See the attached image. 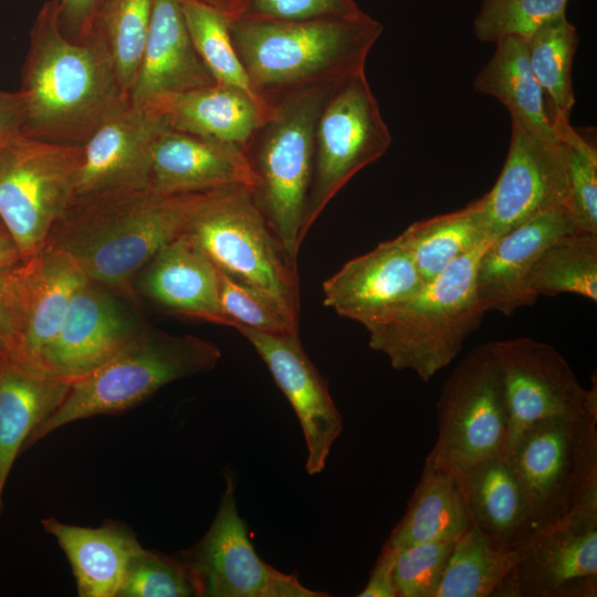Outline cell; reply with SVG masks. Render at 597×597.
<instances>
[{"label":"cell","instance_id":"f6af8a7d","mask_svg":"<svg viewBox=\"0 0 597 597\" xmlns=\"http://www.w3.org/2000/svg\"><path fill=\"white\" fill-rule=\"evenodd\" d=\"M395 555L396 548L386 544L383 545L376 564L371 569L369 579L357 596L397 597L392 578Z\"/></svg>","mask_w":597,"mask_h":597},{"label":"cell","instance_id":"d6986e66","mask_svg":"<svg viewBox=\"0 0 597 597\" xmlns=\"http://www.w3.org/2000/svg\"><path fill=\"white\" fill-rule=\"evenodd\" d=\"M422 281L400 235L347 261L323 282V303L366 331L383 322L415 294Z\"/></svg>","mask_w":597,"mask_h":597},{"label":"cell","instance_id":"f1b7e54d","mask_svg":"<svg viewBox=\"0 0 597 597\" xmlns=\"http://www.w3.org/2000/svg\"><path fill=\"white\" fill-rule=\"evenodd\" d=\"M471 525L457 479L423 467L407 510L384 544L401 548L437 541H454Z\"/></svg>","mask_w":597,"mask_h":597},{"label":"cell","instance_id":"5bb4252c","mask_svg":"<svg viewBox=\"0 0 597 597\" xmlns=\"http://www.w3.org/2000/svg\"><path fill=\"white\" fill-rule=\"evenodd\" d=\"M501 596H597V485L553 526L535 532Z\"/></svg>","mask_w":597,"mask_h":597},{"label":"cell","instance_id":"ab89813d","mask_svg":"<svg viewBox=\"0 0 597 597\" xmlns=\"http://www.w3.org/2000/svg\"><path fill=\"white\" fill-rule=\"evenodd\" d=\"M219 303L227 326H243L263 332H298L268 296L218 270Z\"/></svg>","mask_w":597,"mask_h":597},{"label":"cell","instance_id":"4316f807","mask_svg":"<svg viewBox=\"0 0 597 597\" xmlns=\"http://www.w3.org/2000/svg\"><path fill=\"white\" fill-rule=\"evenodd\" d=\"M168 128L214 138L245 150L271 111L245 91L222 83L163 98L149 108Z\"/></svg>","mask_w":597,"mask_h":597},{"label":"cell","instance_id":"bcb514c9","mask_svg":"<svg viewBox=\"0 0 597 597\" xmlns=\"http://www.w3.org/2000/svg\"><path fill=\"white\" fill-rule=\"evenodd\" d=\"M23 112L20 93L0 88V151L10 139L21 134Z\"/></svg>","mask_w":597,"mask_h":597},{"label":"cell","instance_id":"ac0fdd59","mask_svg":"<svg viewBox=\"0 0 597 597\" xmlns=\"http://www.w3.org/2000/svg\"><path fill=\"white\" fill-rule=\"evenodd\" d=\"M166 128L160 115L121 95L82 145L75 197L148 188L153 148Z\"/></svg>","mask_w":597,"mask_h":597},{"label":"cell","instance_id":"8d00e7d4","mask_svg":"<svg viewBox=\"0 0 597 597\" xmlns=\"http://www.w3.org/2000/svg\"><path fill=\"white\" fill-rule=\"evenodd\" d=\"M567 157L565 208L580 232L597 234V151L566 118H552Z\"/></svg>","mask_w":597,"mask_h":597},{"label":"cell","instance_id":"ffe728a7","mask_svg":"<svg viewBox=\"0 0 597 597\" xmlns=\"http://www.w3.org/2000/svg\"><path fill=\"white\" fill-rule=\"evenodd\" d=\"M580 232L565 207L540 214L491 239L476 264L475 291L486 312L511 315L535 303L526 277L541 253L561 237Z\"/></svg>","mask_w":597,"mask_h":597},{"label":"cell","instance_id":"6da1fadb","mask_svg":"<svg viewBox=\"0 0 597 597\" xmlns=\"http://www.w3.org/2000/svg\"><path fill=\"white\" fill-rule=\"evenodd\" d=\"M208 191L161 193L148 187L75 197L45 244L66 254L88 279L138 306V272L188 231Z\"/></svg>","mask_w":597,"mask_h":597},{"label":"cell","instance_id":"74e56055","mask_svg":"<svg viewBox=\"0 0 597 597\" xmlns=\"http://www.w3.org/2000/svg\"><path fill=\"white\" fill-rule=\"evenodd\" d=\"M568 0H482L473 21L475 38L496 43L505 38L527 41L549 20L565 14Z\"/></svg>","mask_w":597,"mask_h":597},{"label":"cell","instance_id":"f35d334b","mask_svg":"<svg viewBox=\"0 0 597 597\" xmlns=\"http://www.w3.org/2000/svg\"><path fill=\"white\" fill-rule=\"evenodd\" d=\"M197 596L196 586L184 562L146 549L129 561L116 597H189Z\"/></svg>","mask_w":597,"mask_h":597},{"label":"cell","instance_id":"d6a6232c","mask_svg":"<svg viewBox=\"0 0 597 597\" xmlns=\"http://www.w3.org/2000/svg\"><path fill=\"white\" fill-rule=\"evenodd\" d=\"M528 294H575L597 301V234L572 232L551 243L526 277Z\"/></svg>","mask_w":597,"mask_h":597},{"label":"cell","instance_id":"83f0119b","mask_svg":"<svg viewBox=\"0 0 597 597\" xmlns=\"http://www.w3.org/2000/svg\"><path fill=\"white\" fill-rule=\"evenodd\" d=\"M457 481L471 525L496 548L519 551L534 535L525 495L506 457L482 462Z\"/></svg>","mask_w":597,"mask_h":597},{"label":"cell","instance_id":"30bf717a","mask_svg":"<svg viewBox=\"0 0 597 597\" xmlns=\"http://www.w3.org/2000/svg\"><path fill=\"white\" fill-rule=\"evenodd\" d=\"M82 146L18 134L0 151V219L22 261L46 243L75 198Z\"/></svg>","mask_w":597,"mask_h":597},{"label":"cell","instance_id":"cb8c5ba5","mask_svg":"<svg viewBox=\"0 0 597 597\" xmlns=\"http://www.w3.org/2000/svg\"><path fill=\"white\" fill-rule=\"evenodd\" d=\"M72 383L0 354V513L11 468L30 434L63 402Z\"/></svg>","mask_w":597,"mask_h":597},{"label":"cell","instance_id":"ee69618b","mask_svg":"<svg viewBox=\"0 0 597 597\" xmlns=\"http://www.w3.org/2000/svg\"><path fill=\"white\" fill-rule=\"evenodd\" d=\"M57 2L62 32L74 41L91 36L105 0H57Z\"/></svg>","mask_w":597,"mask_h":597},{"label":"cell","instance_id":"2e32d148","mask_svg":"<svg viewBox=\"0 0 597 597\" xmlns=\"http://www.w3.org/2000/svg\"><path fill=\"white\" fill-rule=\"evenodd\" d=\"M512 134L501 174L482 196L491 239L553 209L567 199V157L563 142L545 138L511 118Z\"/></svg>","mask_w":597,"mask_h":597},{"label":"cell","instance_id":"7bdbcfd3","mask_svg":"<svg viewBox=\"0 0 597 597\" xmlns=\"http://www.w3.org/2000/svg\"><path fill=\"white\" fill-rule=\"evenodd\" d=\"M27 277L24 261L0 269V354H12L21 325Z\"/></svg>","mask_w":597,"mask_h":597},{"label":"cell","instance_id":"836d02e7","mask_svg":"<svg viewBox=\"0 0 597 597\" xmlns=\"http://www.w3.org/2000/svg\"><path fill=\"white\" fill-rule=\"evenodd\" d=\"M179 4L192 43L216 82L239 87L264 105L254 94L232 44L235 0H179Z\"/></svg>","mask_w":597,"mask_h":597},{"label":"cell","instance_id":"5b68a950","mask_svg":"<svg viewBox=\"0 0 597 597\" xmlns=\"http://www.w3.org/2000/svg\"><path fill=\"white\" fill-rule=\"evenodd\" d=\"M220 358V348L207 339L148 326L107 364L72 383L63 402L30 434L23 450L71 422L126 411L172 381L213 369Z\"/></svg>","mask_w":597,"mask_h":597},{"label":"cell","instance_id":"d590c367","mask_svg":"<svg viewBox=\"0 0 597 597\" xmlns=\"http://www.w3.org/2000/svg\"><path fill=\"white\" fill-rule=\"evenodd\" d=\"M154 0H105L94 30L111 55L123 94L129 95L142 61Z\"/></svg>","mask_w":597,"mask_h":597},{"label":"cell","instance_id":"3957f363","mask_svg":"<svg viewBox=\"0 0 597 597\" xmlns=\"http://www.w3.org/2000/svg\"><path fill=\"white\" fill-rule=\"evenodd\" d=\"M383 30L366 12L300 21L235 18L231 39L254 94L272 109L365 70Z\"/></svg>","mask_w":597,"mask_h":597},{"label":"cell","instance_id":"4fadbf2b","mask_svg":"<svg viewBox=\"0 0 597 597\" xmlns=\"http://www.w3.org/2000/svg\"><path fill=\"white\" fill-rule=\"evenodd\" d=\"M509 415V449L530 426L597 417V387L579 383L553 346L530 337L491 342ZM507 449V451H509Z\"/></svg>","mask_w":597,"mask_h":597},{"label":"cell","instance_id":"9c48e42d","mask_svg":"<svg viewBox=\"0 0 597 597\" xmlns=\"http://www.w3.org/2000/svg\"><path fill=\"white\" fill-rule=\"evenodd\" d=\"M506 458L535 531H544L597 485V417L536 422L515 439Z\"/></svg>","mask_w":597,"mask_h":597},{"label":"cell","instance_id":"1f68e13d","mask_svg":"<svg viewBox=\"0 0 597 597\" xmlns=\"http://www.w3.org/2000/svg\"><path fill=\"white\" fill-rule=\"evenodd\" d=\"M519 551L496 548L473 525L453 544L433 597L501 596Z\"/></svg>","mask_w":597,"mask_h":597},{"label":"cell","instance_id":"52a82bcc","mask_svg":"<svg viewBox=\"0 0 597 597\" xmlns=\"http://www.w3.org/2000/svg\"><path fill=\"white\" fill-rule=\"evenodd\" d=\"M187 232L219 271L263 293L298 325L297 266L270 229L251 188L209 190Z\"/></svg>","mask_w":597,"mask_h":597},{"label":"cell","instance_id":"44dd1931","mask_svg":"<svg viewBox=\"0 0 597 597\" xmlns=\"http://www.w3.org/2000/svg\"><path fill=\"white\" fill-rule=\"evenodd\" d=\"M134 289L139 300L145 297L166 313L227 326L219 303L218 269L188 232L145 264Z\"/></svg>","mask_w":597,"mask_h":597},{"label":"cell","instance_id":"8992f818","mask_svg":"<svg viewBox=\"0 0 597 597\" xmlns=\"http://www.w3.org/2000/svg\"><path fill=\"white\" fill-rule=\"evenodd\" d=\"M333 85L274 105L244 150L258 180L252 189L254 202L296 266L304 240L302 230L313 172L315 124Z\"/></svg>","mask_w":597,"mask_h":597},{"label":"cell","instance_id":"7a4b0ae2","mask_svg":"<svg viewBox=\"0 0 597 597\" xmlns=\"http://www.w3.org/2000/svg\"><path fill=\"white\" fill-rule=\"evenodd\" d=\"M18 92L24 108L21 134L81 146L125 95L102 38L93 31L74 41L62 32L57 0L46 1L36 15Z\"/></svg>","mask_w":597,"mask_h":597},{"label":"cell","instance_id":"7dc6e473","mask_svg":"<svg viewBox=\"0 0 597 597\" xmlns=\"http://www.w3.org/2000/svg\"><path fill=\"white\" fill-rule=\"evenodd\" d=\"M22 261L18 247L0 219V269Z\"/></svg>","mask_w":597,"mask_h":597},{"label":"cell","instance_id":"7402d4cb","mask_svg":"<svg viewBox=\"0 0 597 597\" xmlns=\"http://www.w3.org/2000/svg\"><path fill=\"white\" fill-rule=\"evenodd\" d=\"M256 184L245 151L233 144L166 128L154 145L149 187L158 192L254 189Z\"/></svg>","mask_w":597,"mask_h":597},{"label":"cell","instance_id":"60d3db41","mask_svg":"<svg viewBox=\"0 0 597 597\" xmlns=\"http://www.w3.org/2000/svg\"><path fill=\"white\" fill-rule=\"evenodd\" d=\"M454 541L396 548L392 578L397 597H433Z\"/></svg>","mask_w":597,"mask_h":597},{"label":"cell","instance_id":"8fae6325","mask_svg":"<svg viewBox=\"0 0 597 597\" xmlns=\"http://www.w3.org/2000/svg\"><path fill=\"white\" fill-rule=\"evenodd\" d=\"M391 139L365 70L331 87L314 129L303 239L329 201L358 171L379 159Z\"/></svg>","mask_w":597,"mask_h":597},{"label":"cell","instance_id":"484cf974","mask_svg":"<svg viewBox=\"0 0 597 597\" xmlns=\"http://www.w3.org/2000/svg\"><path fill=\"white\" fill-rule=\"evenodd\" d=\"M41 524L65 554L80 597H116L129 561L143 549L135 532L121 521L87 527L46 517Z\"/></svg>","mask_w":597,"mask_h":597},{"label":"cell","instance_id":"e575fe53","mask_svg":"<svg viewBox=\"0 0 597 597\" xmlns=\"http://www.w3.org/2000/svg\"><path fill=\"white\" fill-rule=\"evenodd\" d=\"M533 74L551 108V118L569 119L575 104L573 60L578 44L576 28L559 15L542 25L527 41Z\"/></svg>","mask_w":597,"mask_h":597},{"label":"cell","instance_id":"d4e9b609","mask_svg":"<svg viewBox=\"0 0 597 597\" xmlns=\"http://www.w3.org/2000/svg\"><path fill=\"white\" fill-rule=\"evenodd\" d=\"M24 262L20 333L10 355L43 367L42 354L57 334L72 296L87 276L66 254L49 244Z\"/></svg>","mask_w":597,"mask_h":597},{"label":"cell","instance_id":"b9f144b4","mask_svg":"<svg viewBox=\"0 0 597 597\" xmlns=\"http://www.w3.org/2000/svg\"><path fill=\"white\" fill-rule=\"evenodd\" d=\"M237 18L300 21L354 18L365 12L355 0H235Z\"/></svg>","mask_w":597,"mask_h":597},{"label":"cell","instance_id":"603a6c76","mask_svg":"<svg viewBox=\"0 0 597 597\" xmlns=\"http://www.w3.org/2000/svg\"><path fill=\"white\" fill-rule=\"evenodd\" d=\"M213 83L212 73L189 35L179 0H154L129 101L137 107L149 108L163 98Z\"/></svg>","mask_w":597,"mask_h":597},{"label":"cell","instance_id":"277c9868","mask_svg":"<svg viewBox=\"0 0 597 597\" xmlns=\"http://www.w3.org/2000/svg\"><path fill=\"white\" fill-rule=\"evenodd\" d=\"M490 240L451 263L383 322L368 328L369 346L396 370L427 383L448 367L485 311L475 291L478 261Z\"/></svg>","mask_w":597,"mask_h":597},{"label":"cell","instance_id":"9a60e30c","mask_svg":"<svg viewBox=\"0 0 597 597\" xmlns=\"http://www.w3.org/2000/svg\"><path fill=\"white\" fill-rule=\"evenodd\" d=\"M147 327L137 305L87 277L72 296L41 365L74 383L112 360Z\"/></svg>","mask_w":597,"mask_h":597},{"label":"cell","instance_id":"4dcf8cb0","mask_svg":"<svg viewBox=\"0 0 597 597\" xmlns=\"http://www.w3.org/2000/svg\"><path fill=\"white\" fill-rule=\"evenodd\" d=\"M399 235L425 283L482 242L491 240L482 197L461 209L416 221Z\"/></svg>","mask_w":597,"mask_h":597},{"label":"cell","instance_id":"7c38bea8","mask_svg":"<svg viewBox=\"0 0 597 597\" xmlns=\"http://www.w3.org/2000/svg\"><path fill=\"white\" fill-rule=\"evenodd\" d=\"M176 555L190 572L199 597L329 596L305 587L296 575L275 569L258 555L238 511L235 479L230 470L210 527L197 543Z\"/></svg>","mask_w":597,"mask_h":597},{"label":"cell","instance_id":"ba28073f","mask_svg":"<svg viewBox=\"0 0 597 597\" xmlns=\"http://www.w3.org/2000/svg\"><path fill=\"white\" fill-rule=\"evenodd\" d=\"M438 438L425 465L459 479L506 457L509 415L491 343L471 349L452 370L437 402Z\"/></svg>","mask_w":597,"mask_h":597},{"label":"cell","instance_id":"e0dca14e","mask_svg":"<svg viewBox=\"0 0 597 597\" xmlns=\"http://www.w3.org/2000/svg\"><path fill=\"white\" fill-rule=\"evenodd\" d=\"M235 329L265 363L297 417L306 446V472L321 473L343 431V417L325 379L304 352L298 332L271 333L243 326Z\"/></svg>","mask_w":597,"mask_h":597},{"label":"cell","instance_id":"f546056e","mask_svg":"<svg viewBox=\"0 0 597 597\" xmlns=\"http://www.w3.org/2000/svg\"><path fill=\"white\" fill-rule=\"evenodd\" d=\"M476 75V92L498 98L510 112L511 118L528 129L548 138L558 139L545 106L544 93L530 65L526 41L505 38Z\"/></svg>","mask_w":597,"mask_h":597}]
</instances>
